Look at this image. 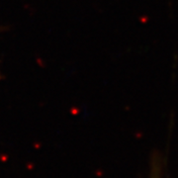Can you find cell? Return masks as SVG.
<instances>
[{
	"label": "cell",
	"mask_w": 178,
	"mask_h": 178,
	"mask_svg": "<svg viewBox=\"0 0 178 178\" xmlns=\"http://www.w3.org/2000/svg\"><path fill=\"white\" fill-rule=\"evenodd\" d=\"M152 178H157V174H156V173L152 174Z\"/></svg>",
	"instance_id": "obj_1"
}]
</instances>
